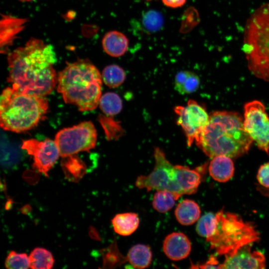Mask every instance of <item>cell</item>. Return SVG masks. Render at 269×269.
Masks as SVG:
<instances>
[{
	"instance_id": "ac0fdd59",
	"label": "cell",
	"mask_w": 269,
	"mask_h": 269,
	"mask_svg": "<svg viewBox=\"0 0 269 269\" xmlns=\"http://www.w3.org/2000/svg\"><path fill=\"white\" fill-rule=\"evenodd\" d=\"M128 262L134 268H148L152 261V252L148 246L137 244L133 246L127 255Z\"/></svg>"
},
{
	"instance_id": "44dd1931",
	"label": "cell",
	"mask_w": 269,
	"mask_h": 269,
	"mask_svg": "<svg viewBox=\"0 0 269 269\" xmlns=\"http://www.w3.org/2000/svg\"><path fill=\"white\" fill-rule=\"evenodd\" d=\"M73 157L74 155L63 157L64 160L62 162V167L69 180L77 181L84 175L86 168L82 161Z\"/></svg>"
},
{
	"instance_id": "2e32d148",
	"label": "cell",
	"mask_w": 269,
	"mask_h": 269,
	"mask_svg": "<svg viewBox=\"0 0 269 269\" xmlns=\"http://www.w3.org/2000/svg\"><path fill=\"white\" fill-rule=\"evenodd\" d=\"M174 213L176 220L180 224L189 226L198 220L201 210L196 202L184 199L177 205Z\"/></svg>"
},
{
	"instance_id": "277c9868",
	"label": "cell",
	"mask_w": 269,
	"mask_h": 269,
	"mask_svg": "<svg viewBox=\"0 0 269 269\" xmlns=\"http://www.w3.org/2000/svg\"><path fill=\"white\" fill-rule=\"evenodd\" d=\"M102 75L88 59L68 63L57 76V91L80 111L95 109L101 97Z\"/></svg>"
},
{
	"instance_id": "4316f807",
	"label": "cell",
	"mask_w": 269,
	"mask_h": 269,
	"mask_svg": "<svg viewBox=\"0 0 269 269\" xmlns=\"http://www.w3.org/2000/svg\"><path fill=\"white\" fill-rule=\"evenodd\" d=\"M257 179L261 186L269 190V162L260 166L258 171Z\"/></svg>"
},
{
	"instance_id": "7c38bea8",
	"label": "cell",
	"mask_w": 269,
	"mask_h": 269,
	"mask_svg": "<svg viewBox=\"0 0 269 269\" xmlns=\"http://www.w3.org/2000/svg\"><path fill=\"white\" fill-rule=\"evenodd\" d=\"M252 243L245 245L230 254L225 255L221 269H262L266 268L264 255L252 251Z\"/></svg>"
},
{
	"instance_id": "30bf717a",
	"label": "cell",
	"mask_w": 269,
	"mask_h": 269,
	"mask_svg": "<svg viewBox=\"0 0 269 269\" xmlns=\"http://www.w3.org/2000/svg\"><path fill=\"white\" fill-rule=\"evenodd\" d=\"M174 111L178 116L177 123L184 130L187 145L190 146L198 140L208 123L209 115L203 107L193 100H189L185 107H175Z\"/></svg>"
},
{
	"instance_id": "d4e9b609",
	"label": "cell",
	"mask_w": 269,
	"mask_h": 269,
	"mask_svg": "<svg viewBox=\"0 0 269 269\" xmlns=\"http://www.w3.org/2000/svg\"><path fill=\"white\" fill-rule=\"evenodd\" d=\"M5 266L8 269H26L30 268L29 257L25 253L11 251L5 261Z\"/></svg>"
},
{
	"instance_id": "9c48e42d",
	"label": "cell",
	"mask_w": 269,
	"mask_h": 269,
	"mask_svg": "<svg viewBox=\"0 0 269 269\" xmlns=\"http://www.w3.org/2000/svg\"><path fill=\"white\" fill-rule=\"evenodd\" d=\"M245 131L261 150L269 152V118L260 101L255 100L244 105Z\"/></svg>"
},
{
	"instance_id": "52a82bcc",
	"label": "cell",
	"mask_w": 269,
	"mask_h": 269,
	"mask_svg": "<svg viewBox=\"0 0 269 269\" xmlns=\"http://www.w3.org/2000/svg\"><path fill=\"white\" fill-rule=\"evenodd\" d=\"M243 50L249 70L269 82V2L255 9L246 22Z\"/></svg>"
},
{
	"instance_id": "484cf974",
	"label": "cell",
	"mask_w": 269,
	"mask_h": 269,
	"mask_svg": "<svg viewBox=\"0 0 269 269\" xmlns=\"http://www.w3.org/2000/svg\"><path fill=\"white\" fill-rule=\"evenodd\" d=\"M162 17L160 14L154 10L147 12L144 15L143 23L148 30L154 31L158 30L162 24Z\"/></svg>"
},
{
	"instance_id": "83f0119b",
	"label": "cell",
	"mask_w": 269,
	"mask_h": 269,
	"mask_svg": "<svg viewBox=\"0 0 269 269\" xmlns=\"http://www.w3.org/2000/svg\"><path fill=\"white\" fill-rule=\"evenodd\" d=\"M197 268L221 269V264L219 263L215 256H211L206 262L200 265Z\"/></svg>"
},
{
	"instance_id": "7402d4cb",
	"label": "cell",
	"mask_w": 269,
	"mask_h": 269,
	"mask_svg": "<svg viewBox=\"0 0 269 269\" xmlns=\"http://www.w3.org/2000/svg\"><path fill=\"white\" fill-rule=\"evenodd\" d=\"M99 105L104 114L108 116H114L121 112L122 101L116 93L108 92L101 96Z\"/></svg>"
},
{
	"instance_id": "ffe728a7",
	"label": "cell",
	"mask_w": 269,
	"mask_h": 269,
	"mask_svg": "<svg viewBox=\"0 0 269 269\" xmlns=\"http://www.w3.org/2000/svg\"><path fill=\"white\" fill-rule=\"evenodd\" d=\"M30 268L50 269L53 267L54 260L51 253L42 248H36L29 256Z\"/></svg>"
},
{
	"instance_id": "f546056e",
	"label": "cell",
	"mask_w": 269,
	"mask_h": 269,
	"mask_svg": "<svg viewBox=\"0 0 269 269\" xmlns=\"http://www.w3.org/2000/svg\"><path fill=\"white\" fill-rule=\"evenodd\" d=\"M20 1H33L34 0H19Z\"/></svg>"
},
{
	"instance_id": "5b68a950",
	"label": "cell",
	"mask_w": 269,
	"mask_h": 269,
	"mask_svg": "<svg viewBox=\"0 0 269 269\" xmlns=\"http://www.w3.org/2000/svg\"><path fill=\"white\" fill-rule=\"evenodd\" d=\"M155 166L147 175L138 176L135 185L147 191L155 189L171 192L176 200L184 194L195 193L202 179V166L196 169L187 166L173 165L166 159L163 151L158 147L154 150Z\"/></svg>"
},
{
	"instance_id": "6da1fadb",
	"label": "cell",
	"mask_w": 269,
	"mask_h": 269,
	"mask_svg": "<svg viewBox=\"0 0 269 269\" xmlns=\"http://www.w3.org/2000/svg\"><path fill=\"white\" fill-rule=\"evenodd\" d=\"M7 82L23 92L45 97L57 83L53 68L56 61L53 47L40 39L30 38L23 47L8 54Z\"/></svg>"
},
{
	"instance_id": "ba28073f",
	"label": "cell",
	"mask_w": 269,
	"mask_h": 269,
	"mask_svg": "<svg viewBox=\"0 0 269 269\" xmlns=\"http://www.w3.org/2000/svg\"><path fill=\"white\" fill-rule=\"evenodd\" d=\"M97 131L90 121L82 122L72 127L60 130L54 141L57 145L60 155L66 157L81 151H89L95 147Z\"/></svg>"
},
{
	"instance_id": "f1b7e54d",
	"label": "cell",
	"mask_w": 269,
	"mask_h": 269,
	"mask_svg": "<svg viewBox=\"0 0 269 269\" xmlns=\"http://www.w3.org/2000/svg\"><path fill=\"white\" fill-rule=\"evenodd\" d=\"M162 1L168 7L177 8L183 6L186 0H162Z\"/></svg>"
},
{
	"instance_id": "603a6c76",
	"label": "cell",
	"mask_w": 269,
	"mask_h": 269,
	"mask_svg": "<svg viewBox=\"0 0 269 269\" xmlns=\"http://www.w3.org/2000/svg\"><path fill=\"white\" fill-rule=\"evenodd\" d=\"M102 77L107 86L110 88H116L124 82L126 74L123 69L119 66L110 65L104 69Z\"/></svg>"
},
{
	"instance_id": "8fae6325",
	"label": "cell",
	"mask_w": 269,
	"mask_h": 269,
	"mask_svg": "<svg viewBox=\"0 0 269 269\" xmlns=\"http://www.w3.org/2000/svg\"><path fill=\"white\" fill-rule=\"evenodd\" d=\"M21 148L33 156V168L46 176L60 156L55 141L48 138L43 141L34 138L24 140Z\"/></svg>"
},
{
	"instance_id": "8992f818",
	"label": "cell",
	"mask_w": 269,
	"mask_h": 269,
	"mask_svg": "<svg viewBox=\"0 0 269 269\" xmlns=\"http://www.w3.org/2000/svg\"><path fill=\"white\" fill-rule=\"evenodd\" d=\"M48 109V101L44 97L7 87L0 96V127L15 133L28 131L45 118Z\"/></svg>"
},
{
	"instance_id": "d6986e66",
	"label": "cell",
	"mask_w": 269,
	"mask_h": 269,
	"mask_svg": "<svg viewBox=\"0 0 269 269\" xmlns=\"http://www.w3.org/2000/svg\"><path fill=\"white\" fill-rule=\"evenodd\" d=\"M200 84L199 77L189 71H181L175 76V89L184 95L192 93L197 90Z\"/></svg>"
},
{
	"instance_id": "3957f363",
	"label": "cell",
	"mask_w": 269,
	"mask_h": 269,
	"mask_svg": "<svg viewBox=\"0 0 269 269\" xmlns=\"http://www.w3.org/2000/svg\"><path fill=\"white\" fill-rule=\"evenodd\" d=\"M196 231L220 255L230 254L260 239V234L252 223L245 222L238 215L223 209L215 214L203 215L197 224Z\"/></svg>"
},
{
	"instance_id": "e0dca14e",
	"label": "cell",
	"mask_w": 269,
	"mask_h": 269,
	"mask_svg": "<svg viewBox=\"0 0 269 269\" xmlns=\"http://www.w3.org/2000/svg\"><path fill=\"white\" fill-rule=\"evenodd\" d=\"M112 223L116 233L127 236L132 234L137 229L139 219L137 214L127 212L117 214L113 218Z\"/></svg>"
},
{
	"instance_id": "4fadbf2b",
	"label": "cell",
	"mask_w": 269,
	"mask_h": 269,
	"mask_svg": "<svg viewBox=\"0 0 269 269\" xmlns=\"http://www.w3.org/2000/svg\"><path fill=\"white\" fill-rule=\"evenodd\" d=\"M191 250V242L187 236L182 233H170L163 241V251L167 258L172 261L185 259Z\"/></svg>"
},
{
	"instance_id": "9a60e30c",
	"label": "cell",
	"mask_w": 269,
	"mask_h": 269,
	"mask_svg": "<svg viewBox=\"0 0 269 269\" xmlns=\"http://www.w3.org/2000/svg\"><path fill=\"white\" fill-rule=\"evenodd\" d=\"M102 44L107 54L112 57H118L123 55L127 51L129 40L123 33L112 30L104 36Z\"/></svg>"
},
{
	"instance_id": "7a4b0ae2",
	"label": "cell",
	"mask_w": 269,
	"mask_h": 269,
	"mask_svg": "<svg viewBox=\"0 0 269 269\" xmlns=\"http://www.w3.org/2000/svg\"><path fill=\"white\" fill-rule=\"evenodd\" d=\"M253 141L245 130L244 118L237 112L222 111L209 115L196 143L211 158L219 155L237 158L248 152Z\"/></svg>"
},
{
	"instance_id": "5bb4252c",
	"label": "cell",
	"mask_w": 269,
	"mask_h": 269,
	"mask_svg": "<svg viewBox=\"0 0 269 269\" xmlns=\"http://www.w3.org/2000/svg\"><path fill=\"white\" fill-rule=\"evenodd\" d=\"M231 158L224 155H219L212 158L208 170L212 178L219 182H225L233 177L235 169Z\"/></svg>"
},
{
	"instance_id": "cb8c5ba5",
	"label": "cell",
	"mask_w": 269,
	"mask_h": 269,
	"mask_svg": "<svg viewBox=\"0 0 269 269\" xmlns=\"http://www.w3.org/2000/svg\"><path fill=\"white\" fill-rule=\"evenodd\" d=\"M176 200L173 194L167 190H157L153 195L152 205L158 212L164 213L171 209Z\"/></svg>"
}]
</instances>
